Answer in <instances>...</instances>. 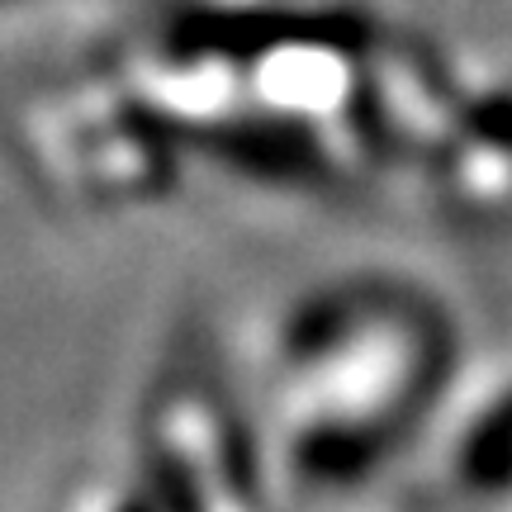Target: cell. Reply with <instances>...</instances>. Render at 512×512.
Instances as JSON below:
<instances>
[{
	"instance_id": "6da1fadb",
	"label": "cell",
	"mask_w": 512,
	"mask_h": 512,
	"mask_svg": "<svg viewBox=\"0 0 512 512\" xmlns=\"http://www.w3.org/2000/svg\"><path fill=\"white\" fill-rule=\"evenodd\" d=\"M271 446L294 484H342L389 451L422 389V313L380 285H332L280 318Z\"/></svg>"
},
{
	"instance_id": "7a4b0ae2",
	"label": "cell",
	"mask_w": 512,
	"mask_h": 512,
	"mask_svg": "<svg viewBox=\"0 0 512 512\" xmlns=\"http://www.w3.org/2000/svg\"><path fill=\"white\" fill-rule=\"evenodd\" d=\"M10 128L38 190L86 214L147 209L181 185L185 147L114 57L38 86Z\"/></svg>"
},
{
	"instance_id": "3957f363",
	"label": "cell",
	"mask_w": 512,
	"mask_h": 512,
	"mask_svg": "<svg viewBox=\"0 0 512 512\" xmlns=\"http://www.w3.org/2000/svg\"><path fill=\"white\" fill-rule=\"evenodd\" d=\"M15 5H29V0H0V10H15Z\"/></svg>"
}]
</instances>
